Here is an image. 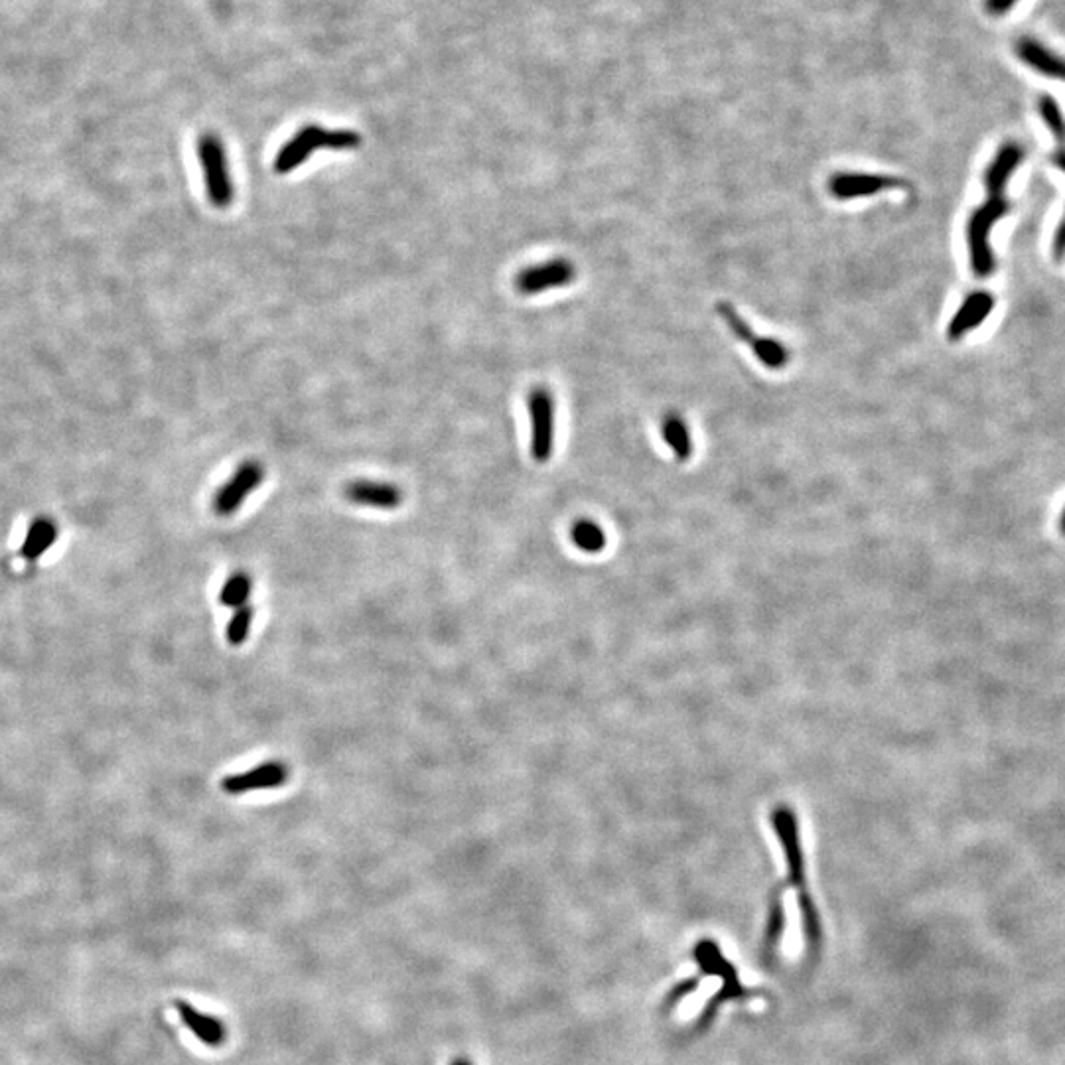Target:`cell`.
Returning a JSON list of instances; mask_svg holds the SVG:
<instances>
[{"mask_svg": "<svg viewBox=\"0 0 1065 1065\" xmlns=\"http://www.w3.org/2000/svg\"><path fill=\"white\" fill-rule=\"evenodd\" d=\"M772 825H774V831L780 839L781 849L787 860V870H789L787 882L795 888L797 898H799L809 955L817 957V951L821 947V922H819V914L815 910V904L811 900L809 886H807V866H805V854L799 841V823H797L795 811L787 805H778L772 811Z\"/></svg>", "mask_w": 1065, "mask_h": 1065, "instance_id": "obj_1", "label": "cell"}, {"mask_svg": "<svg viewBox=\"0 0 1065 1065\" xmlns=\"http://www.w3.org/2000/svg\"><path fill=\"white\" fill-rule=\"evenodd\" d=\"M1008 213L1004 196H989V200L975 210L967 223V241L973 273L979 279L991 277L994 271V255L991 251V229Z\"/></svg>", "mask_w": 1065, "mask_h": 1065, "instance_id": "obj_2", "label": "cell"}, {"mask_svg": "<svg viewBox=\"0 0 1065 1065\" xmlns=\"http://www.w3.org/2000/svg\"><path fill=\"white\" fill-rule=\"evenodd\" d=\"M198 158L204 172L208 200L219 210L227 208L233 202V182L225 144L213 133L202 135L198 141Z\"/></svg>", "mask_w": 1065, "mask_h": 1065, "instance_id": "obj_3", "label": "cell"}, {"mask_svg": "<svg viewBox=\"0 0 1065 1065\" xmlns=\"http://www.w3.org/2000/svg\"><path fill=\"white\" fill-rule=\"evenodd\" d=\"M695 959L699 961V965L703 969V975L722 977V981H724L722 993H718L712 998V1002H709L707 1010L701 1016L699 1030H703V1028L709 1026L710 1020H712V1016H714V1012L718 1010L720 1004H724L726 1000H732V998H744V996H748V991L744 989V985L738 983L734 967L720 955L718 947L712 941H701L695 947Z\"/></svg>", "mask_w": 1065, "mask_h": 1065, "instance_id": "obj_4", "label": "cell"}, {"mask_svg": "<svg viewBox=\"0 0 1065 1065\" xmlns=\"http://www.w3.org/2000/svg\"><path fill=\"white\" fill-rule=\"evenodd\" d=\"M531 419V456L545 464L555 450V397L549 389L537 387L529 395Z\"/></svg>", "mask_w": 1065, "mask_h": 1065, "instance_id": "obj_5", "label": "cell"}, {"mask_svg": "<svg viewBox=\"0 0 1065 1065\" xmlns=\"http://www.w3.org/2000/svg\"><path fill=\"white\" fill-rule=\"evenodd\" d=\"M265 480V468L257 460L243 462L235 474L217 490L213 497V509L217 515H233L251 492H255Z\"/></svg>", "mask_w": 1065, "mask_h": 1065, "instance_id": "obj_6", "label": "cell"}, {"mask_svg": "<svg viewBox=\"0 0 1065 1065\" xmlns=\"http://www.w3.org/2000/svg\"><path fill=\"white\" fill-rule=\"evenodd\" d=\"M574 277H576L574 265L568 259L559 257V259H551L547 263L523 269L515 277V288L521 294L533 296V294H541L551 288L567 286L574 281Z\"/></svg>", "mask_w": 1065, "mask_h": 1065, "instance_id": "obj_7", "label": "cell"}, {"mask_svg": "<svg viewBox=\"0 0 1065 1065\" xmlns=\"http://www.w3.org/2000/svg\"><path fill=\"white\" fill-rule=\"evenodd\" d=\"M904 182L882 174L864 172H839L829 178V192L837 200H856L864 196H876L880 192L902 188Z\"/></svg>", "mask_w": 1065, "mask_h": 1065, "instance_id": "obj_8", "label": "cell"}, {"mask_svg": "<svg viewBox=\"0 0 1065 1065\" xmlns=\"http://www.w3.org/2000/svg\"><path fill=\"white\" fill-rule=\"evenodd\" d=\"M318 148H328V131L320 125H306L279 150L275 158V172L288 174L296 170Z\"/></svg>", "mask_w": 1065, "mask_h": 1065, "instance_id": "obj_9", "label": "cell"}, {"mask_svg": "<svg viewBox=\"0 0 1065 1065\" xmlns=\"http://www.w3.org/2000/svg\"><path fill=\"white\" fill-rule=\"evenodd\" d=\"M290 778V770L284 762L279 760H271V762H265L253 770H247L243 774H235V776H227L221 780V789L229 795H243V793H249V791H259V789H275V787H283L284 783Z\"/></svg>", "mask_w": 1065, "mask_h": 1065, "instance_id": "obj_10", "label": "cell"}, {"mask_svg": "<svg viewBox=\"0 0 1065 1065\" xmlns=\"http://www.w3.org/2000/svg\"><path fill=\"white\" fill-rule=\"evenodd\" d=\"M994 298L989 290H973L959 306L947 326V338L957 342L977 330L993 312Z\"/></svg>", "mask_w": 1065, "mask_h": 1065, "instance_id": "obj_11", "label": "cell"}, {"mask_svg": "<svg viewBox=\"0 0 1065 1065\" xmlns=\"http://www.w3.org/2000/svg\"><path fill=\"white\" fill-rule=\"evenodd\" d=\"M344 496L355 505L373 509H397L403 503V492L399 486L371 480H355L348 484L344 488Z\"/></svg>", "mask_w": 1065, "mask_h": 1065, "instance_id": "obj_12", "label": "cell"}, {"mask_svg": "<svg viewBox=\"0 0 1065 1065\" xmlns=\"http://www.w3.org/2000/svg\"><path fill=\"white\" fill-rule=\"evenodd\" d=\"M1024 158V150L1018 142H1006L996 152L991 166L987 168L985 182L989 196H1004V188L1010 180V176L1016 172Z\"/></svg>", "mask_w": 1065, "mask_h": 1065, "instance_id": "obj_13", "label": "cell"}, {"mask_svg": "<svg viewBox=\"0 0 1065 1065\" xmlns=\"http://www.w3.org/2000/svg\"><path fill=\"white\" fill-rule=\"evenodd\" d=\"M1016 52H1018V58L1030 66L1032 70L1046 75V77H1054V79H1062L1065 81V58L1054 54L1052 50H1048L1046 46H1042L1040 42L1032 40V38H1022L1016 46Z\"/></svg>", "mask_w": 1065, "mask_h": 1065, "instance_id": "obj_14", "label": "cell"}, {"mask_svg": "<svg viewBox=\"0 0 1065 1065\" xmlns=\"http://www.w3.org/2000/svg\"><path fill=\"white\" fill-rule=\"evenodd\" d=\"M178 1012H180V1018L182 1022L208 1046H221L225 1042V1024L219 1022L215 1016L210 1014H202L200 1010H196L194 1006H190V1002H184V1000H178L176 1004Z\"/></svg>", "mask_w": 1065, "mask_h": 1065, "instance_id": "obj_15", "label": "cell"}, {"mask_svg": "<svg viewBox=\"0 0 1065 1065\" xmlns=\"http://www.w3.org/2000/svg\"><path fill=\"white\" fill-rule=\"evenodd\" d=\"M56 537H58V527L52 519L48 517L34 519L22 545V557L28 561H36L54 545Z\"/></svg>", "mask_w": 1065, "mask_h": 1065, "instance_id": "obj_16", "label": "cell"}, {"mask_svg": "<svg viewBox=\"0 0 1065 1065\" xmlns=\"http://www.w3.org/2000/svg\"><path fill=\"white\" fill-rule=\"evenodd\" d=\"M661 436L673 450L679 462H687L693 456L691 430L679 415H667L661 423Z\"/></svg>", "mask_w": 1065, "mask_h": 1065, "instance_id": "obj_17", "label": "cell"}, {"mask_svg": "<svg viewBox=\"0 0 1065 1065\" xmlns=\"http://www.w3.org/2000/svg\"><path fill=\"white\" fill-rule=\"evenodd\" d=\"M750 350L756 355V359L772 369V371H781L783 367H787V363L791 361V354L789 350L781 344L780 340L776 338H768V336H756L752 342H750Z\"/></svg>", "mask_w": 1065, "mask_h": 1065, "instance_id": "obj_18", "label": "cell"}, {"mask_svg": "<svg viewBox=\"0 0 1065 1065\" xmlns=\"http://www.w3.org/2000/svg\"><path fill=\"white\" fill-rule=\"evenodd\" d=\"M570 537L574 545L584 553H602L606 549V535L600 525L590 519H580L572 525Z\"/></svg>", "mask_w": 1065, "mask_h": 1065, "instance_id": "obj_19", "label": "cell"}, {"mask_svg": "<svg viewBox=\"0 0 1065 1065\" xmlns=\"http://www.w3.org/2000/svg\"><path fill=\"white\" fill-rule=\"evenodd\" d=\"M251 588H253V580L247 572L239 570L235 574H231V578L223 584L221 592H219V602L227 608H241L247 604L249 596H251Z\"/></svg>", "mask_w": 1065, "mask_h": 1065, "instance_id": "obj_20", "label": "cell"}, {"mask_svg": "<svg viewBox=\"0 0 1065 1065\" xmlns=\"http://www.w3.org/2000/svg\"><path fill=\"white\" fill-rule=\"evenodd\" d=\"M781 890L783 884H776V888L770 894V914H768V929H766V957H770L778 943H780L781 931H783V906H781Z\"/></svg>", "mask_w": 1065, "mask_h": 1065, "instance_id": "obj_21", "label": "cell"}, {"mask_svg": "<svg viewBox=\"0 0 1065 1065\" xmlns=\"http://www.w3.org/2000/svg\"><path fill=\"white\" fill-rule=\"evenodd\" d=\"M716 312L718 316L724 320V324L728 326V330L736 336L738 342H744L750 346V342L756 338V334L752 332L750 324L738 314V310L730 304V302H718L716 304Z\"/></svg>", "mask_w": 1065, "mask_h": 1065, "instance_id": "obj_22", "label": "cell"}, {"mask_svg": "<svg viewBox=\"0 0 1065 1065\" xmlns=\"http://www.w3.org/2000/svg\"><path fill=\"white\" fill-rule=\"evenodd\" d=\"M253 618H255V608L251 604H245L241 608H237L227 624V641L231 645H243L245 639L249 636V630H251V624H253Z\"/></svg>", "mask_w": 1065, "mask_h": 1065, "instance_id": "obj_23", "label": "cell"}, {"mask_svg": "<svg viewBox=\"0 0 1065 1065\" xmlns=\"http://www.w3.org/2000/svg\"><path fill=\"white\" fill-rule=\"evenodd\" d=\"M1040 117L1044 119L1046 127L1052 131L1056 141H1065V119L1058 101L1052 95H1044L1038 101Z\"/></svg>", "mask_w": 1065, "mask_h": 1065, "instance_id": "obj_24", "label": "cell"}, {"mask_svg": "<svg viewBox=\"0 0 1065 1065\" xmlns=\"http://www.w3.org/2000/svg\"><path fill=\"white\" fill-rule=\"evenodd\" d=\"M359 144H361V137L355 131H348V129L328 131V148L332 150H354Z\"/></svg>", "mask_w": 1065, "mask_h": 1065, "instance_id": "obj_25", "label": "cell"}, {"mask_svg": "<svg viewBox=\"0 0 1065 1065\" xmlns=\"http://www.w3.org/2000/svg\"><path fill=\"white\" fill-rule=\"evenodd\" d=\"M1054 257L1056 259H1064L1065 257V215L1064 219L1060 221V225L1056 227V233H1054Z\"/></svg>", "mask_w": 1065, "mask_h": 1065, "instance_id": "obj_26", "label": "cell"}, {"mask_svg": "<svg viewBox=\"0 0 1065 1065\" xmlns=\"http://www.w3.org/2000/svg\"><path fill=\"white\" fill-rule=\"evenodd\" d=\"M1018 0H987V10L994 16H1002L1014 8Z\"/></svg>", "mask_w": 1065, "mask_h": 1065, "instance_id": "obj_27", "label": "cell"}, {"mask_svg": "<svg viewBox=\"0 0 1065 1065\" xmlns=\"http://www.w3.org/2000/svg\"><path fill=\"white\" fill-rule=\"evenodd\" d=\"M1054 164H1056V166H1058V168H1060L1065 174V148L1058 150V152L1054 154Z\"/></svg>", "mask_w": 1065, "mask_h": 1065, "instance_id": "obj_28", "label": "cell"}, {"mask_svg": "<svg viewBox=\"0 0 1065 1065\" xmlns=\"http://www.w3.org/2000/svg\"><path fill=\"white\" fill-rule=\"evenodd\" d=\"M452 1065H472V1062H470V1060H466V1058H458V1060H454V1062H452Z\"/></svg>", "mask_w": 1065, "mask_h": 1065, "instance_id": "obj_29", "label": "cell"}, {"mask_svg": "<svg viewBox=\"0 0 1065 1065\" xmlns=\"http://www.w3.org/2000/svg\"><path fill=\"white\" fill-rule=\"evenodd\" d=\"M1060 529H1062V533H1064V535H1065V509H1064V515H1062V521H1060Z\"/></svg>", "mask_w": 1065, "mask_h": 1065, "instance_id": "obj_30", "label": "cell"}]
</instances>
